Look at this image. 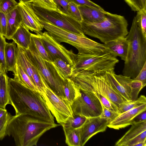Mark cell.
<instances>
[{"label":"cell","mask_w":146,"mask_h":146,"mask_svg":"<svg viewBox=\"0 0 146 146\" xmlns=\"http://www.w3.org/2000/svg\"><path fill=\"white\" fill-rule=\"evenodd\" d=\"M6 15L7 19V25L6 33L5 37L8 39L10 40L22 24L21 17L17 6Z\"/></svg>","instance_id":"20"},{"label":"cell","mask_w":146,"mask_h":146,"mask_svg":"<svg viewBox=\"0 0 146 146\" xmlns=\"http://www.w3.org/2000/svg\"><path fill=\"white\" fill-rule=\"evenodd\" d=\"M31 33L22 24L21 25L12 36V39L23 48L29 49L31 41Z\"/></svg>","instance_id":"21"},{"label":"cell","mask_w":146,"mask_h":146,"mask_svg":"<svg viewBox=\"0 0 146 146\" xmlns=\"http://www.w3.org/2000/svg\"><path fill=\"white\" fill-rule=\"evenodd\" d=\"M68 14L80 23L83 20L78 6L72 2H70L68 4Z\"/></svg>","instance_id":"37"},{"label":"cell","mask_w":146,"mask_h":146,"mask_svg":"<svg viewBox=\"0 0 146 146\" xmlns=\"http://www.w3.org/2000/svg\"><path fill=\"white\" fill-rule=\"evenodd\" d=\"M49 35L59 43L65 42L76 48L78 53L88 54L104 51L105 48L102 44L68 31L50 23L40 21Z\"/></svg>","instance_id":"6"},{"label":"cell","mask_w":146,"mask_h":146,"mask_svg":"<svg viewBox=\"0 0 146 146\" xmlns=\"http://www.w3.org/2000/svg\"><path fill=\"white\" fill-rule=\"evenodd\" d=\"M144 87L141 82L133 79L131 83V101L135 100L137 99L140 91Z\"/></svg>","instance_id":"36"},{"label":"cell","mask_w":146,"mask_h":146,"mask_svg":"<svg viewBox=\"0 0 146 146\" xmlns=\"http://www.w3.org/2000/svg\"><path fill=\"white\" fill-rule=\"evenodd\" d=\"M32 5L51 10L57 9V6L53 0H33Z\"/></svg>","instance_id":"38"},{"label":"cell","mask_w":146,"mask_h":146,"mask_svg":"<svg viewBox=\"0 0 146 146\" xmlns=\"http://www.w3.org/2000/svg\"><path fill=\"white\" fill-rule=\"evenodd\" d=\"M58 9L61 11L68 14V3L65 0H53Z\"/></svg>","instance_id":"45"},{"label":"cell","mask_w":146,"mask_h":146,"mask_svg":"<svg viewBox=\"0 0 146 146\" xmlns=\"http://www.w3.org/2000/svg\"><path fill=\"white\" fill-rule=\"evenodd\" d=\"M146 140H145L143 141L139 142L136 144L134 146H146Z\"/></svg>","instance_id":"49"},{"label":"cell","mask_w":146,"mask_h":146,"mask_svg":"<svg viewBox=\"0 0 146 146\" xmlns=\"http://www.w3.org/2000/svg\"><path fill=\"white\" fill-rule=\"evenodd\" d=\"M25 51L28 57L39 70L48 87L56 94L65 98L63 84L65 78L53 62H48L42 57L31 40L29 49H25Z\"/></svg>","instance_id":"7"},{"label":"cell","mask_w":146,"mask_h":146,"mask_svg":"<svg viewBox=\"0 0 146 146\" xmlns=\"http://www.w3.org/2000/svg\"><path fill=\"white\" fill-rule=\"evenodd\" d=\"M114 68L105 71L106 77L117 92L127 102L131 101V83L133 79L123 75H117Z\"/></svg>","instance_id":"16"},{"label":"cell","mask_w":146,"mask_h":146,"mask_svg":"<svg viewBox=\"0 0 146 146\" xmlns=\"http://www.w3.org/2000/svg\"><path fill=\"white\" fill-rule=\"evenodd\" d=\"M17 45L16 64L21 66L38 91L42 94L45 92L47 84L42 74L28 57L25 49Z\"/></svg>","instance_id":"13"},{"label":"cell","mask_w":146,"mask_h":146,"mask_svg":"<svg viewBox=\"0 0 146 146\" xmlns=\"http://www.w3.org/2000/svg\"><path fill=\"white\" fill-rule=\"evenodd\" d=\"M141 82L144 87L146 85V62L137 76L133 79Z\"/></svg>","instance_id":"46"},{"label":"cell","mask_w":146,"mask_h":146,"mask_svg":"<svg viewBox=\"0 0 146 146\" xmlns=\"http://www.w3.org/2000/svg\"><path fill=\"white\" fill-rule=\"evenodd\" d=\"M126 38L128 48L122 74L133 79L146 62V38L137 25L135 17Z\"/></svg>","instance_id":"4"},{"label":"cell","mask_w":146,"mask_h":146,"mask_svg":"<svg viewBox=\"0 0 146 146\" xmlns=\"http://www.w3.org/2000/svg\"><path fill=\"white\" fill-rule=\"evenodd\" d=\"M18 3L15 0H0V10L6 14L16 7Z\"/></svg>","instance_id":"39"},{"label":"cell","mask_w":146,"mask_h":146,"mask_svg":"<svg viewBox=\"0 0 146 146\" xmlns=\"http://www.w3.org/2000/svg\"><path fill=\"white\" fill-rule=\"evenodd\" d=\"M6 42L5 37L0 35V71L6 73L5 48Z\"/></svg>","instance_id":"34"},{"label":"cell","mask_w":146,"mask_h":146,"mask_svg":"<svg viewBox=\"0 0 146 146\" xmlns=\"http://www.w3.org/2000/svg\"><path fill=\"white\" fill-rule=\"evenodd\" d=\"M105 51L109 52L113 56H119L125 61L128 48V42L125 37H121L104 43Z\"/></svg>","instance_id":"18"},{"label":"cell","mask_w":146,"mask_h":146,"mask_svg":"<svg viewBox=\"0 0 146 146\" xmlns=\"http://www.w3.org/2000/svg\"><path fill=\"white\" fill-rule=\"evenodd\" d=\"M46 104L58 123L61 125L73 116L71 105L65 98L54 93L47 85L42 94Z\"/></svg>","instance_id":"11"},{"label":"cell","mask_w":146,"mask_h":146,"mask_svg":"<svg viewBox=\"0 0 146 146\" xmlns=\"http://www.w3.org/2000/svg\"><path fill=\"white\" fill-rule=\"evenodd\" d=\"M63 89L65 99L72 105L75 100L80 94V89L70 78L64 80Z\"/></svg>","instance_id":"24"},{"label":"cell","mask_w":146,"mask_h":146,"mask_svg":"<svg viewBox=\"0 0 146 146\" xmlns=\"http://www.w3.org/2000/svg\"><path fill=\"white\" fill-rule=\"evenodd\" d=\"M83 20L94 23L99 22L106 18L107 11L87 5L78 6Z\"/></svg>","instance_id":"19"},{"label":"cell","mask_w":146,"mask_h":146,"mask_svg":"<svg viewBox=\"0 0 146 146\" xmlns=\"http://www.w3.org/2000/svg\"><path fill=\"white\" fill-rule=\"evenodd\" d=\"M135 17L137 25L143 36L146 38V10H143L137 12Z\"/></svg>","instance_id":"32"},{"label":"cell","mask_w":146,"mask_h":146,"mask_svg":"<svg viewBox=\"0 0 146 146\" xmlns=\"http://www.w3.org/2000/svg\"><path fill=\"white\" fill-rule=\"evenodd\" d=\"M1 71H0V73Z\"/></svg>","instance_id":"51"},{"label":"cell","mask_w":146,"mask_h":146,"mask_svg":"<svg viewBox=\"0 0 146 146\" xmlns=\"http://www.w3.org/2000/svg\"><path fill=\"white\" fill-rule=\"evenodd\" d=\"M60 125L27 115H15L9 120L7 135L12 137L17 146H36L44 133Z\"/></svg>","instance_id":"2"},{"label":"cell","mask_w":146,"mask_h":146,"mask_svg":"<svg viewBox=\"0 0 146 146\" xmlns=\"http://www.w3.org/2000/svg\"><path fill=\"white\" fill-rule=\"evenodd\" d=\"M146 121V111H144L135 116L131 122V125L133 124L140 123Z\"/></svg>","instance_id":"47"},{"label":"cell","mask_w":146,"mask_h":146,"mask_svg":"<svg viewBox=\"0 0 146 146\" xmlns=\"http://www.w3.org/2000/svg\"><path fill=\"white\" fill-rule=\"evenodd\" d=\"M13 73L14 75L13 79L14 80L30 89L38 91L29 76L23 70L21 66L17 64L15 70Z\"/></svg>","instance_id":"26"},{"label":"cell","mask_w":146,"mask_h":146,"mask_svg":"<svg viewBox=\"0 0 146 146\" xmlns=\"http://www.w3.org/2000/svg\"><path fill=\"white\" fill-rule=\"evenodd\" d=\"M19 1H22L24 2H33V0H19Z\"/></svg>","instance_id":"50"},{"label":"cell","mask_w":146,"mask_h":146,"mask_svg":"<svg viewBox=\"0 0 146 146\" xmlns=\"http://www.w3.org/2000/svg\"><path fill=\"white\" fill-rule=\"evenodd\" d=\"M132 11L138 12L146 10V0H124Z\"/></svg>","instance_id":"35"},{"label":"cell","mask_w":146,"mask_h":146,"mask_svg":"<svg viewBox=\"0 0 146 146\" xmlns=\"http://www.w3.org/2000/svg\"><path fill=\"white\" fill-rule=\"evenodd\" d=\"M6 72L0 73V108L6 109V106L10 104L8 85V78Z\"/></svg>","instance_id":"25"},{"label":"cell","mask_w":146,"mask_h":146,"mask_svg":"<svg viewBox=\"0 0 146 146\" xmlns=\"http://www.w3.org/2000/svg\"><path fill=\"white\" fill-rule=\"evenodd\" d=\"M145 104H146V97L144 95H141L135 100L126 102L120 104L119 108V112L120 113H123Z\"/></svg>","instance_id":"31"},{"label":"cell","mask_w":146,"mask_h":146,"mask_svg":"<svg viewBox=\"0 0 146 146\" xmlns=\"http://www.w3.org/2000/svg\"><path fill=\"white\" fill-rule=\"evenodd\" d=\"M146 140V130L125 143L123 146H134L136 144Z\"/></svg>","instance_id":"43"},{"label":"cell","mask_w":146,"mask_h":146,"mask_svg":"<svg viewBox=\"0 0 146 146\" xmlns=\"http://www.w3.org/2000/svg\"><path fill=\"white\" fill-rule=\"evenodd\" d=\"M68 3L72 2L77 5H87L101 10L104 9L98 5L90 0H65Z\"/></svg>","instance_id":"42"},{"label":"cell","mask_w":146,"mask_h":146,"mask_svg":"<svg viewBox=\"0 0 146 146\" xmlns=\"http://www.w3.org/2000/svg\"><path fill=\"white\" fill-rule=\"evenodd\" d=\"M36 34L39 36L53 61L55 59L60 58L73 66L76 54L72 50L66 49L55 40L47 31L43 33L41 31Z\"/></svg>","instance_id":"12"},{"label":"cell","mask_w":146,"mask_h":146,"mask_svg":"<svg viewBox=\"0 0 146 146\" xmlns=\"http://www.w3.org/2000/svg\"><path fill=\"white\" fill-rule=\"evenodd\" d=\"M55 66L65 78L71 76L72 67L62 59L57 58L52 62Z\"/></svg>","instance_id":"29"},{"label":"cell","mask_w":146,"mask_h":146,"mask_svg":"<svg viewBox=\"0 0 146 146\" xmlns=\"http://www.w3.org/2000/svg\"><path fill=\"white\" fill-rule=\"evenodd\" d=\"M93 92L99 99L102 104L106 108L112 111L119 112L118 108L108 99L99 93L95 92Z\"/></svg>","instance_id":"40"},{"label":"cell","mask_w":146,"mask_h":146,"mask_svg":"<svg viewBox=\"0 0 146 146\" xmlns=\"http://www.w3.org/2000/svg\"><path fill=\"white\" fill-rule=\"evenodd\" d=\"M106 18L96 23L84 20L80 23L84 33L97 38L104 43L121 37H125L129 32L127 20L123 16L107 11Z\"/></svg>","instance_id":"3"},{"label":"cell","mask_w":146,"mask_h":146,"mask_svg":"<svg viewBox=\"0 0 146 146\" xmlns=\"http://www.w3.org/2000/svg\"><path fill=\"white\" fill-rule=\"evenodd\" d=\"M32 5L39 20L50 23L78 35L86 36L80 23L70 15L61 11L58 8L51 10Z\"/></svg>","instance_id":"9"},{"label":"cell","mask_w":146,"mask_h":146,"mask_svg":"<svg viewBox=\"0 0 146 146\" xmlns=\"http://www.w3.org/2000/svg\"><path fill=\"white\" fill-rule=\"evenodd\" d=\"M131 125L130 128L115 143V146H123L125 143L146 130V121Z\"/></svg>","instance_id":"23"},{"label":"cell","mask_w":146,"mask_h":146,"mask_svg":"<svg viewBox=\"0 0 146 146\" xmlns=\"http://www.w3.org/2000/svg\"><path fill=\"white\" fill-rule=\"evenodd\" d=\"M7 25V19L6 15L0 10V35L5 36Z\"/></svg>","instance_id":"44"},{"label":"cell","mask_w":146,"mask_h":146,"mask_svg":"<svg viewBox=\"0 0 146 146\" xmlns=\"http://www.w3.org/2000/svg\"><path fill=\"white\" fill-rule=\"evenodd\" d=\"M146 110L145 104L120 113L115 119L108 124V127L115 129L125 128L131 125V121L137 115Z\"/></svg>","instance_id":"17"},{"label":"cell","mask_w":146,"mask_h":146,"mask_svg":"<svg viewBox=\"0 0 146 146\" xmlns=\"http://www.w3.org/2000/svg\"><path fill=\"white\" fill-rule=\"evenodd\" d=\"M105 71H80L73 74L70 78L80 89L100 94L119 109L120 104L127 101L112 86L106 77Z\"/></svg>","instance_id":"5"},{"label":"cell","mask_w":146,"mask_h":146,"mask_svg":"<svg viewBox=\"0 0 146 146\" xmlns=\"http://www.w3.org/2000/svg\"><path fill=\"white\" fill-rule=\"evenodd\" d=\"M9 99L15 115L25 114L54 123L43 95L30 89L13 78H8Z\"/></svg>","instance_id":"1"},{"label":"cell","mask_w":146,"mask_h":146,"mask_svg":"<svg viewBox=\"0 0 146 146\" xmlns=\"http://www.w3.org/2000/svg\"><path fill=\"white\" fill-rule=\"evenodd\" d=\"M119 62L116 57L105 50L88 54L78 53L72 67L71 75L82 71L91 72L106 71L114 68Z\"/></svg>","instance_id":"8"},{"label":"cell","mask_w":146,"mask_h":146,"mask_svg":"<svg viewBox=\"0 0 146 146\" xmlns=\"http://www.w3.org/2000/svg\"><path fill=\"white\" fill-rule=\"evenodd\" d=\"M11 115L7 111L0 118V140L7 135V125Z\"/></svg>","instance_id":"33"},{"label":"cell","mask_w":146,"mask_h":146,"mask_svg":"<svg viewBox=\"0 0 146 146\" xmlns=\"http://www.w3.org/2000/svg\"><path fill=\"white\" fill-rule=\"evenodd\" d=\"M102 111L100 116L106 119L108 124L115 119L120 114L118 112H114L110 110L102 104Z\"/></svg>","instance_id":"41"},{"label":"cell","mask_w":146,"mask_h":146,"mask_svg":"<svg viewBox=\"0 0 146 146\" xmlns=\"http://www.w3.org/2000/svg\"><path fill=\"white\" fill-rule=\"evenodd\" d=\"M86 119L85 116L74 115L72 117L68 119L64 123L61 125L64 134L74 129L80 128L84 123Z\"/></svg>","instance_id":"27"},{"label":"cell","mask_w":146,"mask_h":146,"mask_svg":"<svg viewBox=\"0 0 146 146\" xmlns=\"http://www.w3.org/2000/svg\"><path fill=\"white\" fill-rule=\"evenodd\" d=\"M21 15L22 24L27 29L36 33L44 28L33 9L32 2L19 1L17 6Z\"/></svg>","instance_id":"15"},{"label":"cell","mask_w":146,"mask_h":146,"mask_svg":"<svg viewBox=\"0 0 146 146\" xmlns=\"http://www.w3.org/2000/svg\"><path fill=\"white\" fill-rule=\"evenodd\" d=\"M108 124L107 120L100 116L86 117L83 125L79 128L81 146H83L93 136L105 131Z\"/></svg>","instance_id":"14"},{"label":"cell","mask_w":146,"mask_h":146,"mask_svg":"<svg viewBox=\"0 0 146 146\" xmlns=\"http://www.w3.org/2000/svg\"><path fill=\"white\" fill-rule=\"evenodd\" d=\"M80 89L79 95L71 105L73 114L86 118L100 116L102 107L99 99L93 92Z\"/></svg>","instance_id":"10"},{"label":"cell","mask_w":146,"mask_h":146,"mask_svg":"<svg viewBox=\"0 0 146 146\" xmlns=\"http://www.w3.org/2000/svg\"><path fill=\"white\" fill-rule=\"evenodd\" d=\"M16 44L14 41L11 43L6 42L5 51L7 72L11 71L14 73L15 70L17 63Z\"/></svg>","instance_id":"22"},{"label":"cell","mask_w":146,"mask_h":146,"mask_svg":"<svg viewBox=\"0 0 146 146\" xmlns=\"http://www.w3.org/2000/svg\"><path fill=\"white\" fill-rule=\"evenodd\" d=\"M79 128L74 129L64 134L66 143L68 146H81Z\"/></svg>","instance_id":"30"},{"label":"cell","mask_w":146,"mask_h":146,"mask_svg":"<svg viewBox=\"0 0 146 146\" xmlns=\"http://www.w3.org/2000/svg\"><path fill=\"white\" fill-rule=\"evenodd\" d=\"M7 112V111L6 109H3L0 108V118Z\"/></svg>","instance_id":"48"},{"label":"cell","mask_w":146,"mask_h":146,"mask_svg":"<svg viewBox=\"0 0 146 146\" xmlns=\"http://www.w3.org/2000/svg\"><path fill=\"white\" fill-rule=\"evenodd\" d=\"M31 40L42 57L45 60L52 62V60L43 44L39 36L31 33Z\"/></svg>","instance_id":"28"}]
</instances>
